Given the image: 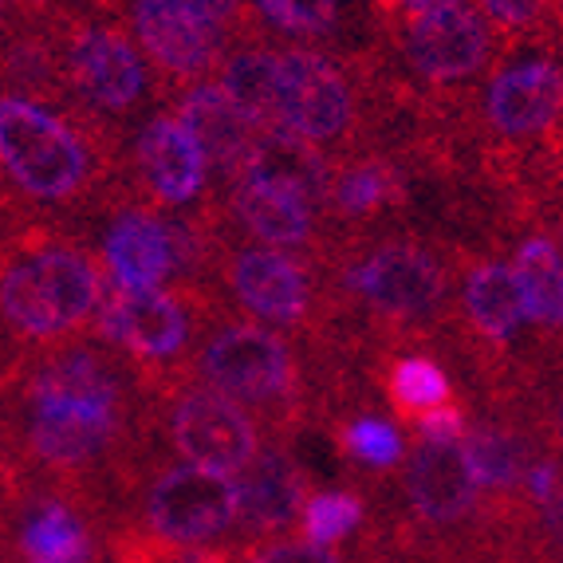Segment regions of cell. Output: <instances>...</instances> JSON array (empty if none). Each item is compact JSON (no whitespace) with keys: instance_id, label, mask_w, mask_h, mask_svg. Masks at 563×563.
<instances>
[{"instance_id":"cell-1","label":"cell","mask_w":563,"mask_h":563,"mask_svg":"<svg viewBox=\"0 0 563 563\" xmlns=\"http://www.w3.org/2000/svg\"><path fill=\"white\" fill-rule=\"evenodd\" d=\"M316 261L331 288V323L320 335L355 339L390 358L406 347L433 351L457 311L461 249L426 229L335 236Z\"/></svg>"},{"instance_id":"cell-2","label":"cell","mask_w":563,"mask_h":563,"mask_svg":"<svg viewBox=\"0 0 563 563\" xmlns=\"http://www.w3.org/2000/svg\"><path fill=\"white\" fill-rule=\"evenodd\" d=\"M4 221H52L79 229L134 201L126 139L71 107L29 95L0 103Z\"/></svg>"},{"instance_id":"cell-3","label":"cell","mask_w":563,"mask_h":563,"mask_svg":"<svg viewBox=\"0 0 563 563\" xmlns=\"http://www.w3.org/2000/svg\"><path fill=\"white\" fill-rule=\"evenodd\" d=\"M107 284V264L87 233L52 221H4V358L91 335Z\"/></svg>"},{"instance_id":"cell-4","label":"cell","mask_w":563,"mask_h":563,"mask_svg":"<svg viewBox=\"0 0 563 563\" xmlns=\"http://www.w3.org/2000/svg\"><path fill=\"white\" fill-rule=\"evenodd\" d=\"M189 378L249 406L264 422L268 442L296 445L320 422V366L308 339L233 320V311L217 316Z\"/></svg>"},{"instance_id":"cell-5","label":"cell","mask_w":563,"mask_h":563,"mask_svg":"<svg viewBox=\"0 0 563 563\" xmlns=\"http://www.w3.org/2000/svg\"><path fill=\"white\" fill-rule=\"evenodd\" d=\"M47 12L64 52L67 107L126 139V126L151 103H162L158 76L146 67L126 20L87 0H56Z\"/></svg>"},{"instance_id":"cell-6","label":"cell","mask_w":563,"mask_h":563,"mask_svg":"<svg viewBox=\"0 0 563 563\" xmlns=\"http://www.w3.org/2000/svg\"><path fill=\"white\" fill-rule=\"evenodd\" d=\"M221 311L229 308L206 284H166V288L107 284L91 335L134 358L154 390L166 395L169 386L189 378V366Z\"/></svg>"},{"instance_id":"cell-7","label":"cell","mask_w":563,"mask_h":563,"mask_svg":"<svg viewBox=\"0 0 563 563\" xmlns=\"http://www.w3.org/2000/svg\"><path fill=\"white\" fill-rule=\"evenodd\" d=\"M371 119H375V95L355 64L316 44H280L273 126L335 158L363 151Z\"/></svg>"},{"instance_id":"cell-8","label":"cell","mask_w":563,"mask_h":563,"mask_svg":"<svg viewBox=\"0 0 563 563\" xmlns=\"http://www.w3.org/2000/svg\"><path fill=\"white\" fill-rule=\"evenodd\" d=\"M213 291L233 316L296 339H316L331 323V288L316 256L233 236L217 261Z\"/></svg>"},{"instance_id":"cell-9","label":"cell","mask_w":563,"mask_h":563,"mask_svg":"<svg viewBox=\"0 0 563 563\" xmlns=\"http://www.w3.org/2000/svg\"><path fill=\"white\" fill-rule=\"evenodd\" d=\"M383 44L426 99H470L505 56L477 0H438L422 16L395 20Z\"/></svg>"},{"instance_id":"cell-10","label":"cell","mask_w":563,"mask_h":563,"mask_svg":"<svg viewBox=\"0 0 563 563\" xmlns=\"http://www.w3.org/2000/svg\"><path fill=\"white\" fill-rule=\"evenodd\" d=\"M119 525L142 528L162 548H178V552L236 544L241 481L166 457L146 473Z\"/></svg>"},{"instance_id":"cell-11","label":"cell","mask_w":563,"mask_h":563,"mask_svg":"<svg viewBox=\"0 0 563 563\" xmlns=\"http://www.w3.org/2000/svg\"><path fill=\"white\" fill-rule=\"evenodd\" d=\"M158 426L174 457L225 477L253 470V461L268 442L264 422L249 406L194 378L158 395Z\"/></svg>"},{"instance_id":"cell-12","label":"cell","mask_w":563,"mask_h":563,"mask_svg":"<svg viewBox=\"0 0 563 563\" xmlns=\"http://www.w3.org/2000/svg\"><path fill=\"white\" fill-rule=\"evenodd\" d=\"M119 12L158 76L162 107L189 87L209 84L236 47L225 24L209 16L198 0H122Z\"/></svg>"},{"instance_id":"cell-13","label":"cell","mask_w":563,"mask_h":563,"mask_svg":"<svg viewBox=\"0 0 563 563\" xmlns=\"http://www.w3.org/2000/svg\"><path fill=\"white\" fill-rule=\"evenodd\" d=\"M413 206H418V178L398 154L371 151V146L335 154L328 206H323L331 241L410 225L406 217Z\"/></svg>"},{"instance_id":"cell-14","label":"cell","mask_w":563,"mask_h":563,"mask_svg":"<svg viewBox=\"0 0 563 563\" xmlns=\"http://www.w3.org/2000/svg\"><path fill=\"white\" fill-rule=\"evenodd\" d=\"M9 563H107L95 512L59 488L4 493Z\"/></svg>"},{"instance_id":"cell-15","label":"cell","mask_w":563,"mask_h":563,"mask_svg":"<svg viewBox=\"0 0 563 563\" xmlns=\"http://www.w3.org/2000/svg\"><path fill=\"white\" fill-rule=\"evenodd\" d=\"M217 201H221L229 229L241 241L268 244V249H284V253L300 256H320L331 241L323 209L288 181L241 174L225 189H217Z\"/></svg>"},{"instance_id":"cell-16","label":"cell","mask_w":563,"mask_h":563,"mask_svg":"<svg viewBox=\"0 0 563 563\" xmlns=\"http://www.w3.org/2000/svg\"><path fill=\"white\" fill-rule=\"evenodd\" d=\"M209 154L198 134L174 111L142 119L131 142V186L134 201L151 209H181L209 198Z\"/></svg>"},{"instance_id":"cell-17","label":"cell","mask_w":563,"mask_h":563,"mask_svg":"<svg viewBox=\"0 0 563 563\" xmlns=\"http://www.w3.org/2000/svg\"><path fill=\"white\" fill-rule=\"evenodd\" d=\"M316 493L311 470L300 461L296 445L288 442H264L261 457L241 481V528L236 544L253 548L280 540L291 528H300L303 505Z\"/></svg>"},{"instance_id":"cell-18","label":"cell","mask_w":563,"mask_h":563,"mask_svg":"<svg viewBox=\"0 0 563 563\" xmlns=\"http://www.w3.org/2000/svg\"><path fill=\"white\" fill-rule=\"evenodd\" d=\"M99 256L119 288H166L178 268L169 221L142 201H126L107 217Z\"/></svg>"},{"instance_id":"cell-19","label":"cell","mask_w":563,"mask_h":563,"mask_svg":"<svg viewBox=\"0 0 563 563\" xmlns=\"http://www.w3.org/2000/svg\"><path fill=\"white\" fill-rule=\"evenodd\" d=\"M166 111H174L189 131L198 134V142L209 154V166H213V174L221 178V189L241 178L264 126L229 99L225 87L217 84V79L189 87V91H181Z\"/></svg>"},{"instance_id":"cell-20","label":"cell","mask_w":563,"mask_h":563,"mask_svg":"<svg viewBox=\"0 0 563 563\" xmlns=\"http://www.w3.org/2000/svg\"><path fill=\"white\" fill-rule=\"evenodd\" d=\"M512 273L525 296L528 323L552 366L563 358V249L544 229L532 225L512 241Z\"/></svg>"},{"instance_id":"cell-21","label":"cell","mask_w":563,"mask_h":563,"mask_svg":"<svg viewBox=\"0 0 563 563\" xmlns=\"http://www.w3.org/2000/svg\"><path fill=\"white\" fill-rule=\"evenodd\" d=\"M331 445L339 450L343 465L351 470L358 488H378L386 481H395L398 470L410 457V442H406V426H398L395 418H386L378 406H366L347 418H339L328 433Z\"/></svg>"},{"instance_id":"cell-22","label":"cell","mask_w":563,"mask_h":563,"mask_svg":"<svg viewBox=\"0 0 563 563\" xmlns=\"http://www.w3.org/2000/svg\"><path fill=\"white\" fill-rule=\"evenodd\" d=\"M465 390L453 386L450 363L430 347H406L383 363V398L402 426H413L430 410L457 402Z\"/></svg>"},{"instance_id":"cell-23","label":"cell","mask_w":563,"mask_h":563,"mask_svg":"<svg viewBox=\"0 0 563 563\" xmlns=\"http://www.w3.org/2000/svg\"><path fill=\"white\" fill-rule=\"evenodd\" d=\"M331 166H335V158H331L328 151L280 131V126H264L244 174L288 181V186L303 189V194L323 209L328 206V189H331ZM323 221H328V217H323Z\"/></svg>"},{"instance_id":"cell-24","label":"cell","mask_w":563,"mask_h":563,"mask_svg":"<svg viewBox=\"0 0 563 563\" xmlns=\"http://www.w3.org/2000/svg\"><path fill=\"white\" fill-rule=\"evenodd\" d=\"M355 0H253L264 36H280L291 44H316L339 52L351 32L347 9Z\"/></svg>"},{"instance_id":"cell-25","label":"cell","mask_w":563,"mask_h":563,"mask_svg":"<svg viewBox=\"0 0 563 563\" xmlns=\"http://www.w3.org/2000/svg\"><path fill=\"white\" fill-rule=\"evenodd\" d=\"M276 67H280V44H236L217 71V84L225 87L241 111L253 114L261 126L276 122Z\"/></svg>"},{"instance_id":"cell-26","label":"cell","mask_w":563,"mask_h":563,"mask_svg":"<svg viewBox=\"0 0 563 563\" xmlns=\"http://www.w3.org/2000/svg\"><path fill=\"white\" fill-rule=\"evenodd\" d=\"M371 497L358 485H335V488H316L303 505L300 517V536H308L311 544L339 548L355 540V532H363L371 525Z\"/></svg>"},{"instance_id":"cell-27","label":"cell","mask_w":563,"mask_h":563,"mask_svg":"<svg viewBox=\"0 0 563 563\" xmlns=\"http://www.w3.org/2000/svg\"><path fill=\"white\" fill-rule=\"evenodd\" d=\"M505 52L525 44L560 47V0H477Z\"/></svg>"},{"instance_id":"cell-28","label":"cell","mask_w":563,"mask_h":563,"mask_svg":"<svg viewBox=\"0 0 563 563\" xmlns=\"http://www.w3.org/2000/svg\"><path fill=\"white\" fill-rule=\"evenodd\" d=\"M236 563H351V552L311 544L308 536H300V540L280 536V540H268V544L241 548V560Z\"/></svg>"},{"instance_id":"cell-29","label":"cell","mask_w":563,"mask_h":563,"mask_svg":"<svg viewBox=\"0 0 563 563\" xmlns=\"http://www.w3.org/2000/svg\"><path fill=\"white\" fill-rule=\"evenodd\" d=\"M470 426H473V402L465 395L457 402L442 406V410H430L426 418L413 422V433L422 438V442H438V445H461L470 438Z\"/></svg>"},{"instance_id":"cell-30","label":"cell","mask_w":563,"mask_h":563,"mask_svg":"<svg viewBox=\"0 0 563 563\" xmlns=\"http://www.w3.org/2000/svg\"><path fill=\"white\" fill-rule=\"evenodd\" d=\"M198 4L209 12V16H217L221 24H225L233 44H261V40H268L261 29V20H256L253 0H198Z\"/></svg>"},{"instance_id":"cell-31","label":"cell","mask_w":563,"mask_h":563,"mask_svg":"<svg viewBox=\"0 0 563 563\" xmlns=\"http://www.w3.org/2000/svg\"><path fill=\"white\" fill-rule=\"evenodd\" d=\"M532 406H536V413H540V422L548 426V433L563 445V358L544 366V375L536 378Z\"/></svg>"},{"instance_id":"cell-32","label":"cell","mask_w":563,"mask_h":563,"mask_svg":"<svg viewBox=\"0 0 563 563\" xmlns=\"http://www.w3.org/2000/svg\"><path fill=\"white\" fill-rule=\"evenodd\" d=\"M47 4H56V0H4V20L12 16H29V12H40Z\"/></svg>"},{"instance_id":"cell-33","label":"cell","mask_w":563,"mask_h":563,"mask_svg":"<svg viewBox=\"0 0 563 563\" xmlns=\"http://www.w3.org/2000/svg\"><path fill=\"white\" fill-rule=\"evenodd\" d=\"M422 563H508L497 552H465V555H445V560H422Z\"/></svg>"}]
</instances>
